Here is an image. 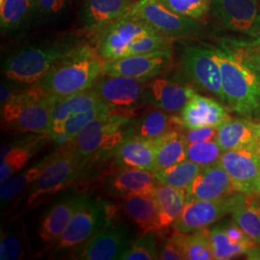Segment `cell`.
Returning <instances> with one entry per match:
<instances>
[{"label":"cell","instance_id":"obj_35","mask_svg":"<svg viewBox=\"0 0 260 260\" xmlns=\"http://www.w3.org/2000/svg\"><path fill=\"white\" fill-rule=\"evenodd\" d=\"M175 236L183 251L185 259H214L209 231L202 229L190 233L177 232Z\"/></svg>","mask_w":260,"mask_h":260},{"label":"cell","instance_id":"obj_6","mask_svg":"<svg viewBox=\"0 0 260 260\" xmlns=\"http://www.w3.org/2000/svg\"><path fill=\"white\" fill-rule=\"evenodd\" d=\"M133 118L110 112L91 121L73 142L70 149L84 161L95 153L116 149L124 139L123 133Z\"/></svg>","mask_w":260,"mask_h":260},{"label":"cell","instance_id":"obj_39","mask_svg":"<svg viewBox=\"0 0 260 260\" xmlns=\"http://www.w3.org/2000/svg\"><path fill=\"white\" fill-rule=\"evenodd\" d=\"M120 259H158L157 241L155 233H145L139 239L131 243L128 249L123 252Z\"/></svg>","mask_w":260,"mask_h":260},{"label":"cell","instance_id":"obj_11","mask_svg":"<svg viewBox=\"0 0 260 260\" xmlns=\"http://www.w3.org/2000/svg\"><path fill=\"white\" fill-rule=\"evenodd\" d=\"M209 9L225 29L248 37L260 36L258 0H211Z\"/></svg>","mask_w":260,"mask_h":260},{"label":"cell","instance_id":"obj_2","mask_svg":"<svg viewBox=\"0 0 260 260\" xmlns=\"http://www.w3.org/2000/svg\"><path fill=\"white\" fill-rule=\"evenodd\" d=\"M221 71L224 103L232 111L250 118L260 112V77L233 48H215Z\"/></svg>","mask_w":260,"mask_h":260},{"label":"cell","instance_id":"obj_32","mask_svg":"<svg viewBox=\"0 0 260 260\" xmlns=\"http://www.w3.org/2000/svg\"><path fill=\"white\" fill-rule=\"evenodd\" d=\"M156 172L186 160V142L181 131L170 132L156 141Z\"/></svg>","mask_w":260,"mask_h":260},{"label":"cell","instance_id":"obj_13","mask_svg":"<svg viewBox=\"0 0 260 260\" xmlns=\"http://www.w3.org/2000/svg\"><path fill=\"white\" fill-rule=\"evenodd\" d=\"M131 13L171 39L198 34L202 28L197 19L178 15L157 0H140Z\"/></svg>","mask_w":260,"mask_h":260},{"label":"cell","instance_id":"obj_47","mask_svg":"<svg viewBox=\"0 0 260 260\" xmlns=\"http://www.w3.org/2000/svg\"><path fill=\"white\" fill-rule=\"evenodd\" d=\"M16 92L14 91V89L6 83H1V105H3L4 103H7L9 100H11L15 94Z\"/></svg>","mask_w":260,"mask_h":260},{"label":"cell","instance_id":"obj_42","mask_svg":"<svg viewBox=\"0 0 260 260\" xmlns=\"http://www.w3.org/2000/svg\"><path fill=\"white\" fill-rule=\"evenodd\" d=\"M171 41V38L167 37L159 32L151 33L144 37H141L134 43H132L125 57L146 54L157 50L170 48Z\"/></svg>","mask_w":260,"mask_h":260},{"label":"cell","instance_id":"obj_7","mask_svg":"<svg viewBox=\"0 0 260 260\" xmlns=\"http://www.w3.org/2000/svg\"><path fill=\"white\" fill-rule=\"evenodd\" d=\"M86 163L73 149L53 153L50 161L28 191V206L36 207L70 185Z\"/></svg>","mask_w":260,"mask_h":260},{"label":"cell","instance_id":"obj_23","mask_svg":"<svg viewBox=\"0 0 260 260\" xmlns=\"http://www.w3.org/2000/svg\"><path fill=\"white\" fill-rule=\"evenodd\" d=\"M86 195L68 196L53 205L47 212L39 228L40 241L48 244V249L64 233L79 205L82 204Z\"/></svg>","mask_w":260,"mask_h":260},{"label":"cell","instance_id":"obj_4","mask_svg":"<svg viewBox=\"0 0 260 260\" xmlns=\"http://www.w3.org/2000/svg\"><path fill=\"white\" fill-rule=\"evenodd\" d=\"M78 46L75 41L64 40L22 48L4 61L3 74L16 83L36 84Z\"/></svg>","mask_w":260,"mask_h":260},{"label":"cell","instance_id":"obj_29","mask_svg":"<svg viewBox=\"0 0 260 260\" xmlns=\"http://www.w3.org/2000/svg\"><path fill=\"white\" fill-rule=\"evenodd\" d=\"M103 103L93 88L56 101L51 113L49 137L50 139L61 134L62 126L70 117L81 112L91 110Z\"/></svg>","mask_w":260,"mask_h":260},{"label":"cell","instance_id":"obj_36","mask_svg":"<svg viewBox=\"0 0 260 260\" xmlns=\"http://www.w3.org/2000/svg\"><path fill=\"white\" fill-rule=\"evenodd\" d=\"M202 168L200 165L186 159L173 166L159 170L154 173V176L159 184L186 190L198 176Z\"/></svg>","mask_w":260,"mask_h":260},{"label":"cell","instance_id":"obj_49","mask_svg":"<svg viewBox=\"0 0 260 260\" xmlns=\"http://www.w3.org/2000/svg\"><path fill=\"white\" fill-rule=\"evenodd\" d=\"M259 4H260V2H259Z\"/></svg>","mask_w":260,"mask_h":260},{"label":"cell","instance_id":"obj_20","mask_svg":"<svg viewBox=\"0 0 260 260\" xmlns=\"http://www.w3.org/2000/svg\"><path fill=\"white\" fill-rule=\"evenodd\" d=\"M180 118L186 129L221 126L231 119L229 112L213 99L195 93L181 110Z\"/></svg>","mask_w":260,"mask_h":260},{"label":"cell","instance_id":"obj_43","mask_svg":"<svg viewBox=\"0 0 260 260\" xmlns=\"http://www.w3.org/2000/svg\"><path fill=\"white\" fill-rule=\"evenodd\" d=\"M23 243L19 233L2 232L0 242V259H20L24 255Z\"/></svg>","mask_w":260,"mask_h":260},{"label":"cell","instance_id":"obj_17","mask_svg":"<svg viewBox=\"0 0 260 260\" xmlns=\"http://www.w3.org/2000/svg\"><path fill=\"white\" fill-rule=\"evenodd\" d=\"M214 259H233L248 254L260 258L258 245L242 231L234 221L217 224L209 231Z\"/></svg>","mask_w":260,"mask_h":260},{"label":"cell","instance_id":"obj_18","mask_svg":"<svg viewBox=\"0 0 260 260\" xmlns=\"http://www.w3.org/2000/svg\"><path fill=\"white\" fill-rule=\"evenodd\" d=\"M237 193L233 181L222 165L219 163L203 167L187 187V202L190 201H215Z\"/></svg>","mask_w":260,"mask_h":260},{"label":"cell","instance_id":"obj_40","mask_svg":"<svg viewBox=\"0 0 260 260\" xmlns=\"http://www.w3.org/2000/svg\"><path fill=\"white\" fill-rule=\"evenodd\" d=\"M224 44L238 52L260 77V36L251 40H228Z\"/></svg>","mask_w":260,"mask_h":260},{"label":"cell","instance_id":"obj_31","mask_svg":"<svg viewBox=\"0 0 260 260\" xmlns=\"http://www.w3.org/2000/svg\"><path fill=\"white\" fill-rule=\"evenodd\" d=\"M52 156L53 153L47 155L46 157L38 161L35 165L28 168L23 172L17 173L16 175L12 176L1 183L0 198L2 208L9 202L26 191L28 187L33 185V183L37 180L38 177L42 174Z\"/></svg>","mask_w":260,"mask_h":260},{"label":"cell","instance_id":"obj_1","mask_svg":"<svg viewBox=\"0 0 260 260\" xmlns=\"http://www.w3.org/2000/svg\"><path fill=\"white\" fill-rule=\"evenodd\" d=\"M105 62L89 46H78L45 75L38 85L56 100L93 88Z\"/></svg>","mask_w":260,"mask_h":260},{"label":"cell","instance_id":"obj_48","mask_svg":"<svg viewBox=\"0 0 260 260\" xmlns=\"http://www.w3.org/2000/svg\"><path fill=\"white\" fill-rule=\"evenodd\" d=\"M258 199H259V202H260V195L258 196Z\"/></svg>","mask_w":260,"mask_h":260},{"label":"cell","instance_id":"obj_41","mask_svg":"<svg viewBox=\"0 0 260 260\" xmlns=\"http://www.w3.org/2000/svg\"><path fill=\"white\" fill-rule=\"evenodd\" d=\"M168 9L193 19L202 18L210 7L211 0H157Z\"/></svg>","mask_w":260,"mask_h":260},{"label":"cell","instance_id":"obj_5","mask_svg":"<svg viewBox=\"0 0 260 260\" xmlns=\"http://www.w3.org/2000/svg\"><path fill=\"white\" fill-rule=\"evenodd\" d=\"M115 211L103 201L86 197L56 242L51 258L69 256L77 251L111 221Z\"/></svg>","mask_w":260,"mask_h":260},{"label":"cell","instance_id":"obj_15","mask_svg":"<svg viewBox=\"0 0 260 260\" xmlns=\"http://www.w3.org/2000/svg\"><path fill=\"white\" fill-rule=\"evenodd\" d=\"M131 235L127 229L113 219L81 248L73 252L72 259H120L131 245Z\"/></svg>","mask_w":260,"mask_h":260},{"label":"cell","instance_id":"obj_26","mask_svg":"<svg viewBox=\"0 0 260 260\" xmlns=\"http://www.w3.org/2000/svg\"><path fill=\"white\" fill-rule=\"evenodd\" d=\"M121 211L143 234L163 231L154 195H133L121 199Z\"/></svg>","mask_w":260,"mask_h":260},{"label":"cell","instance_id":"obj_30","mask_svg":"<svg viewBox=\"0 0 260 260\" xmlns=\"http://www.w3.org/2000/svg\"><path fill=\"white\" fill-rule=\"evenodd\" d=\"M154 198L159 207L161 223L165 230L176 223L182 213L187 203L186 190L159 184L154 191Z\"/></svg>","mask_w":260,"mask_h":260},{"label":"cell","instance_id":"obj_9","mask_svg":"<svg viewBox=\"0 0 260 260\" xmlns=\"http://www.w3.org/2000/svg\"><path fill=\"white\" fill-rule=\"evenodd\" d=\"M101 31L98 52L105 63L125 57L132 43L141 37L157 32L148 22L131 12Z\"/></svg>","mask_w":260,"mask_h":260},{"label":"cell","instance_id":"obj_12","mask_svg":"<svg viewBox=\"0 0 260 260\" xmlns=\"http://www.w3.org/2000/svg\"><path fill=\"white\" fill-rule=\"evenodd\" d=\"M246 197L236 193L215 201H190L175 223L178 233H190L205 229L221 220L228 214L233 213L234 208Z\"/></svg>","mask_w":260,"mask_h":260},{"label":"cell","instance_id":"obj_38","mask_svg":"<svg viewBox=\"0 0 260 260\" xmlns=\"http://www.w3.org/2000/svg\"><path fill=\"white\" fill-rule=\"evenodd\" d=\"M223 150L216 140L187 144L186 159L200 165L207 167L220 162Z\"/></svg>","mask_w":260,"mask_h":260},{"label":"cell","instance_id":"obj_10","mask_svg":"<svg viewBox=\"0 0 260 260\" xmlns=\"http://www.w3.org/2000/svg\"><path fill=\"white\" fill-rule=\"evenodd\" d=\"M181 65L186 76L196 86L224 103L221 71L215 56V47L185 46L182 49Z\"/></svg>","mask_w":260,"mask_h":260},{"label":"cell","instance_id":"obj_34","mask_svg":"<svg viewBox=\"0 0 260 260\" xmlns=\"http://www.w3.org/2000/svg\"><path fill=\"white\" fill-rule=\"evenodd\" d=\"M34 16L32 0H0V26L4 32L21 27Z\"/></svg>","mask_w":260,"mask_h":260},{"label":"cell","instance_id":"obj_46","mask_svg":"<svg viewBox=\"0 0 260 260\" xmlns=\"http://www.w3.org/2000/svg\"><path fill=\"white\" fill-rule=\"evenodd\" d=\"M219 127L216 126H205L200 128H192L187 129L184 133L187 144L198 143V142H205V141H213L217 139Z\"/></svg>","mask_w":260,"mask_h":260},{"label":"cell","instance_id":"obj_14","mask_svg":"<svg viewBox=\"0 0 260 260\" xmlns=\"http://www.w3.org/2000/svg\"><path fill=\"white\" fill-rule=\"evenodd\" d=\"M220 164L231 177L237 193L260 195V150L238 149L223 151Z\"/></svg>","mask_w":260,"mask_h":260},{"label":"cell","instance_id":"obj_45","mask_svg":"<svg viewBox=\"0 0 260 260\" xmlns=\"http://www.w3.org/2000/svg\"><path fill=\"white\" fill-rule=\"evenodd\" d=\"M158 259L184 260L185 256L183 251L177 241L175 234L164 242L160 249H158Z\"/></svg>","mask_w":260,"mask_h":260},{"label":"cell","instance_id":"obj_19","mask_svg":"<svg viewBox=\"0 0 260 260\" xmlns=\"http://www.w3.org/2000/svg\"><path fill=\"white\" fill-rule=\"evenodd\" d=\"M146 87L148 103L166 112L181 111L196 93L193 88L165 77H155Z\"/></svg>","mask_w":260,"mask_h":260},{"label":"cell","instance_id":"obj_3","mask_svg":"<svg viewBox=\"0 0 260 260\" xmlns=\"http://www.w3.org/2000/svg\"><path fill=\"white\" fill-rule=\"evenodd\" d=\"M56 99L37 83L17 93L1 105L2 128L32 134H48Z\"/></svg>","mask_w":260,"mask_h":260},{"label":"cell","instance_id":"obj_27","mask_svg":"<svg viewBox=\"0 0 260 260\" xmlns=\"http://www.w3.org/2000/svg\"><path fill=\"white\" fill-rule=\"evenodd\" d=\"M115 158L121 168L156 172V151L153 141L128 135L115 149Z\"/></svg>","mask_w":260,"mask_h":260},{"label":"cell","instance_id":"obj_28","mask_svg":"<svg viewBox=\"0 0 260 260\" xmlns=\"http://www.w3.org/2000/svg\"><path fill=\"white\" fill-rule=\"evenodd\" d=\"M48 138H50L48 134H34L25 140L3 145L0 166L1 183L19 173L27 164L36 149H40Z\"/></svg>","mask_w":260,"mask_h":260},{"label":"cell","instance_id":"obj_33","mask_svg":"<svg viewBox=\"0 0 260 260\" xmlns=\"http://www.w3.org/2000/svg\"><path fill=\"white\" fill-rule=\"evenodd\" d=\"M233 220L252 241L260 246V202L258 196L246 195L233 211Z\"/></svg>","mask_w":260,"mask_h":260},{"label":"cell","instance_id":"obj_8","mask_svg":"<svg viewBox=\"0 0 260 260\" xmlns=\"http://www.w3.org/2000/svg\"><path fill=\"white\" fill-rule=\"evenodd\" d=\"M146 84L125 76L104 75L93 89L113 113L133 118L135 111L148 103Z\"/></svg>","mask_w":260,"mask_h":260},{"label":"cell","instance_id":"obj_24","mask_svg":"<svg viewBox=\"0 0 260 260\" xmlns=\"http://www.w3.org/2000/svg\"><path fill=\"white\" fill-rule=\"evenodd\" d=\"M216 141L223 151L238 149L260 150V122L231 118L219 126Z\"/></svg>","mask_w":260,"mask_h":260},{"label":"cell","instance_id":"obj_21","mask_svg":"<svg viewBox=\"0 0 260 260\" xmlns=\"http://www.w3.org/2000/svg\"><path fill=\"white\" fill-rule=\"evenodd\" d=\"M137 0H85L80 21L89 31H100L131 12Z\"/></svg>","mask_w":260,"mask_h":260},{"label":"cell","instance_id":"obj_37","mask_svg":"<svg viewBox=\"0 0 260 260\" xmlns=\"http://www.w3.org/2000/svg\"><path fill=\"white\" fill-rule=\"evenodd\" d=\"M112 112L109 107L103 103L91 110L81 112L70 117L62 126L61 134L52 137L57 145H67L77 137V135L93 120Z\"/></svg>","mask_w":260,"mask_h":260},{"label":"cell","instance_id":"obj_22","mask_svg":"<svg viewBox=\"0 0 260 260\" xmlns=\"http://www.w3.org/2000/svg\"><path fill=\"white\" fill-rule=\"evenodd\" d=\"M159 185L154 173L137 168H122L106 182V191L117 198L133 195H154Z\"/></svg>","mask_w":260,"mask_h":260},{"label":"cell","instance_id":"obj_25","mask_svg":"<svg viewBox=\"0 0 260 260\" xmlns=\"http://www.w3.org/2000/svg\"><path fill=\"white\" fill-rule=\"evenodd\" d=\"M184 128L180 116L167 114L161 109L149 110L142 114L139 118L131 120L127 125L128 135L138 136L143 139L156 141L173 131H181Z\"/></svg>","mask_w":260,"mask_h":260},{"label":"cell","instance_id":"obj_44","mask_svg":"<svg viewBox=\"0 0 260 260\" xmlns=\"http://www.w3.org/2000/svg\"><path fill=\"white\" fill-rule=\"evenodd\" d=\"M34 5V16L43 19H57L65 14L68 0H32Z\"/></svg>","mask_w":260,"mask_h":260},{"label":"cell","instance_id":"obj_16","mask_svg":"<svg viewBox=\"0 0 260 260\" xmlns=\"http://www.w3.org/2000/svg\"><path fill=\"white\" fill-rule=\"evenodd\" d=\"M172 50L166 48L154 52L127 56L104 64L103 75L125 76L143 82L163 74L172 62Z\"/></svg>","mask_w":260,"mask_h":260}]
</instances>
